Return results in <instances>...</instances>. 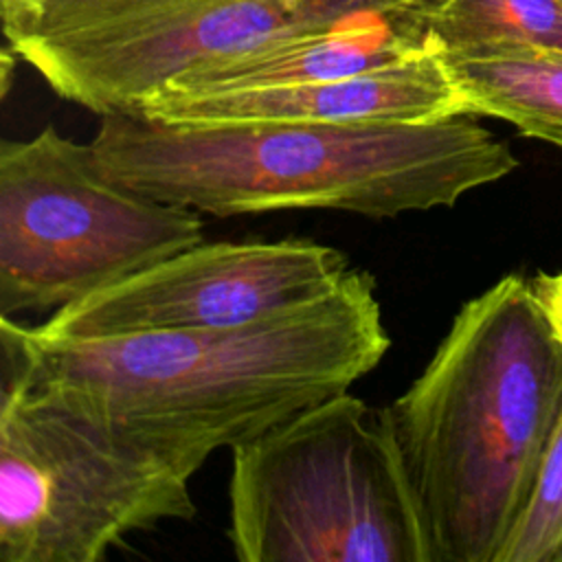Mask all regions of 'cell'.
<instances>
[{"label":"cell","mask_w":562,"mask_h":562,"mask_svg":"<svg viewBox=\"0 0 562 562\" xmlns=\"http://www.w3.org/2000/svg\"><path fill=\"white\" fill-rule=\"evenodd\" d=\"M0 382L22 384L147 443L187 472L292 413L349 391L386 351L375 281L220 329L53 336L0 316Z\"/></svg>","instance_id":"cell-1"},{"label":"cell","mask_w":562,"mask_h":562,"mask_svg":"<svg viewBox=\"0 0 562 562\" xmlns=\"http://www.w3.org/2000/svg\"><path fill=\"white\" fill-rule=\"evenodd\" d=\"M430 562H496L562 415V336L533 279L454 314L413 384L380 408Z\"/></svg>","instance_id":"cell-2"},{"label":"cell","mask_w":562,"mask_h":562,"mask_svg":"<svg viewBox=\"0 0 562 562\" xmlns=\"http://www.w3.org/2000/svg\"><path fill=\"white\" fill-rule=\"evenodd\" d=\"M90 143L110 178L217 217L305 209L397 217L452 206L518 167L470 114L417 125H182L112 112Z\"/></svg>","instance_id":"cell-3"},{"label":"cell","mask_w":562,"mask_h":562,"mask_svg":"<svg viewBox=\"0 0 562 562\" xmlns=\"http://www.w3.org/2000/svg\"><path fill=\"white\" fill-rule=\"evenodd\" d=\"M228 540L241 562H430L380 411L351 391L231 450Z\"/></svg>","instance_id":"cell-4"},{"label":"cell","mask_w":562,"mask_h":562,"mask_svg":"<svg viewBox=\"0 0 562 562\" xmlns=\"http://www.w3.org/2000/svg\"><path fill=\"white\" fill-rule=\"evenodd\" d=\"M198 211L110 178L55 125L0 143V316L55 314L204 241Z\"/></svg>","instance_id":"cell-5"},{"label":"cell","mask_w":562,"mask_h":562,"mask_svg":"<svg viewBox=\"0 0 562 562\" xmlns=\"http://www.w3.org/2000/svg\"><path fill=\"white\" fill-rule=\"evenodd\" d=\"M193 474L160 450L0 382V562H97L195 516Z\"/></svg>","instance_id":"cell-6"},{"label":"cell","mask_w":562,"mask_h":562,"mask_svg":"<svg viewBox=\"0 0 562 562\" xmlns=\"http://www.w3.org/2000/svg\"><path fill=\"white\" fill-rule=\"evenodd\" d=\"M349 268L345 252L303 237L200 241L61 307L37 327L53 336L235 327L329 292Z\"/></svg>","instance_id":"cell-7"},{"label":"cell","mask_w":562,"mask_h":562,"mask_svg":"<svg viewBox=\"0 0 562 562\" xmlns=\"http://www.w3.org/2000/svg\"><path fill=\"white\" fill-rule=\"evenodd\" d=\"M134 114L182 125L329 123L417 125L465 114L443 50L432 46L364 72L255 90L176 92L160 88Z\"/></svg>","instance_id":"cell-8"},{"label":"cell","mask_w":562,"mask_h":562,"mask_svg":"<svg viewBox=\"0 0 562 562\" xmlns=\"http://www.w3.org/2000/svg\"><path fill=\"white\" fill-rule=\"evenodd\" d=\"M426 18L422 13L356 11L323 29L191 68L162 88L176 92L255 90L364 72L437 46L426 31Z\"/></svg>","instance_id":"cell-9"},{"label":"cell","mask_w":562,"mask_h":562,"mask_svg":"<svg viewBox=\"0 0 562 562\" xmlns=\"http://www.w3.org/2000/svg\"><path fill=\"white\" fill-rule=\"evenodd\" d=\"M465 114L496 116L562 149V50L492 46L443 50Z\"/></svg>","instance_id":"cell-10"},{"label":"cell","mask_w":562,"mask_h":562,"mask_svg":"<svg viewBox=\"0 0 562 562\" xmlns=\"http://www.w3.org/2000/svg\"><path fill=\"white\" fill-rule=\"evenodd\" d=\"M441 50L540 46L562 50V0H446L426 18Z\"/></svg>","instance_id":"cell-11"},{"label":"cell","mask_w":562,"mask_h":562,"mask_svg":"<svg viewBox=\"0 0 562 562\" xmlns=\"http://www.w3.org/2000/svg\"><path fill=\"white\" fill-rule=\"evenodd\" d=\"M562 553V415L547 443L529 498L496 562H558Z\"/></svg>","instance_id":"cell-12"},{"label":"cell","mask_w":562,"mask_h":562,"mask_svg":"<svg viewBox=\"0 0 562 562\" xmlns=\"http://www.w3.org/2000/svg\"><path fill=\"white\" fill-rule=\"evenodd\" d=\"M533 285L547 305L560 336H562V270L555 274H538L533 277Z\"/></svg>","instance_id":"cell-13"},{"label":"cell","mask_w":562,"mask_h":562,"mask_svg":"<svg viewBox=\"0 0 562 562\" xmlns=\"http://www.w3.org/2000/svg\"><path fill=\"white\" fill-rule=\"evenodd\" d=\"M40 0H0V18L2 24L24 15L29 9H33Z\"/></svg>","instance_id":"cell-14"},{"label":"cell","mask_w":562,"mask_h":562,"mask_svg":"<svg viewBox=\"0 0 562 562\" xmlns=\"http://www.w3.org/2000/svg\"><path fill=\"white\" fill-rule=\"evenodd\" d=\"M558 562H562V553H560V558H558Z\"/></svg>","instance_id":"cell-15"},{"label":"cell","mask_w":562,"mask_h":562,"mask_svg":"<svg viewBox=\"0 0 562 562\" xmlns=\"http://www.w3.org/2000/svg\"><path fill=\"white\" fill-rule=\"evenodd\" d=\"M443 2H446V0H443Z\"/></svg>","instance_id":"cell-16"}]
</instances>
